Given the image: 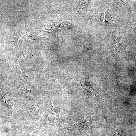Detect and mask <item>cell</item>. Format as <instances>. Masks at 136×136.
<instances>
[{
	"instance_id": "obj_1",
	"label": "cell",
	"mask_w": 136,
	"mask_h": 136,
	"mask_svg": "<svg viewBox=\"0 0 136 136\" xmlns=\"http://www.w3.org/2000/svg\"><path fill=\"white\" fill-rule=\"evenodd\" d=\"M77 85L79 89L87 92L103 101L102 95L92 87L88 77L80 76L77 80Z\"/></svg>"
},
{
	"instance_id": "obj_2",
	"label": "cell",
	"mask_w": 136,
	"mask_h": 136,
	"mask_svg": "<svg viewBox=\"0 0 136 136\" xmlns=\"http://www.w3.org/2000/svg\"><path fill=\"white\" fill-rule=\"evenodd\" d=\"M61 123L73 124L82 128H87L92 125L93 122L90 119L87 113L83 117L80 119L73 120L64 116L60 117Z\"/></svg>"
},
{
	"instance_id": "obj_3",
	"label": "cell",
	"mask_w": 136,
	"mask_h": 136,
	"mask_svg": "<svg viewBox=\"0 0 136 136\" xmlns=\"http://www.w3.org/2000/svg\"><path fill=\"white\" fill-rule=\"evenodd\" d=\"M45 113L47 120L50 124H61L59 113L55 107L46 104Z\"/></svg>"
},
{
	"instance_id": "obj_4",
	"label": "cell",
	"mask_w": 136,
	"mask_h": 136,
	"mask_svg": "<svg viewBox=\"0 0 136 136\" xmlns=\"http://www.w3.org/2000/svg\"><path fill=\"white\" fill-rule=\"evenodd\" d=\"M111 14L109 13H104L101 15L100 18V21L101 24L105 27L110 28V27L113 25L115 27L118 26L112 20Z\"/></svg>"
},
{
	"instance_id": "obj_5",
	"label": "cell",
	"mask_w": 136,
	"mask_h": 136,
	"mask_svg": "<svg viewBox=\"0 0 136 136\" xmlns=\"http://www.w3.org/2000/svg\"><path fill=\"white\" fill-rule=\"evenodd\" d=\"M61 131L59 136H74L76 132L70 129L68 126L61 124Z\"/></svg>"
},
{
	"instance_id": "obj_6",
	"label": "cell",
	"mask_w": 136,
	"mask_h": 136,
	"mask_svg": "<svg viewBox=\"0 0 136 136\" xmlns=\"http://www.w3.org/2000/svg\"><path fill=\"white\" fill-rule=\"evenodd\" d=\"M17 69L18 74L21 78H26L29 76H30L26 74L24 72L21 67L19 65H17Z\"/></svg>"
},
{
	"instance_id": "obj_7",
	"label": "cell",
	"mask_w": 136,
	"mask_h": 136,
	"mask_svg": "<svg viewBox=\"0 0 136 136\" xmlns=\"http://www.w3.org/2000/svg\"><path fill=\"white\" fill-rule=\"evenodd\" d=\"M89 1H82L80 3L77 8L76 13H79L83 7L89 2Z\"/></svg>"
},
{
	"instance_id": "obj_8",
	"label": "cell",
	"mask_w": 136,
	"mask_h": 136,
	"mask_svg": "<svg viewBox=\"0 0 136 136\" xmlns=\"http://www.w3.org/2000/svg\"><path fill=\"white\" fill-rule=\"evenodd\" d=\"M3 102L5 105L8 106H10L11 103L10 98L8 95H5L2 98Z\"/></svg>"
},
{
	"instance_id": "obj_9",
	"label": "cell",
	"mask_w": 136,
	"mask_h": 136,
	"mask_svg": "<svg viewBox=\"0 0 136 136\" xmlns=\"http://www.w3.org/2000/svg\"><path fill=\"white\" fill-rule=\"evenodd\" d=\"M112 133L113 136H126L124 133L119 132L115 129L112 130Z\"/></svg>"
},
{
	"instance_id": "obj_10",
	"label": "cell",
	"mask_w": 136,
	"mask_h": 136,
	"mask_svg": "<svg viewBox=\"0 0 136 136\" xmlns=\"http://www.w3.org/2000/svg\"><path fill=\"white\" fill-rule=\"evenodd\" d=\"M25 92L26 95L28 98L31 99H33L34 96L32 92L29 90H26Z\"/></svg>"
},
{
	"instance_id": "obj_11",
	"label": "cell",
	"mask_w": 136,
	"mask_h": 136,
	"mask_svg": "<svg viewBox=\"0 0 136 136\" xmlns=\"http://www.w3.org/2000/svg\"><path fill=\"white\" fill-rule=\"evenodd\" d=\"M93 130L92 128L85 133L79 136H93Z\"/></svg>"
},
{
	"instance_id": "obj_12",
	"label": "cell",
	"mask_w": 136,
	"mask_h": 136,
	"mask_svg": "<svg viewBox=\"0 0 136 136\" xmlns=\"http://www.w3.org/2000/svg\"><path fill=\"white\" fill-rule=\"evenodd\" d=\"M38 107L37 106H33L32 108V110L35 112H37L38 111Z\"/></svg>"
},
{
	"instance_id": "obj_13",
	"label": "cell",
	"mask_w": 136,
	"mask_h": 136,
	"mask_svg": "<svg viewBox=\"0 0 136 136\" xmlns=\"http://www.w3.org/2000/svg\"><path fill=\"white\" fill-rule=\"evenodd\" d=\"M29 136H40L37 135L35 134H29Z\"/></svg>"
}]
</instances>
